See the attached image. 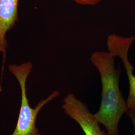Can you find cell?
<instances>
[{
    "mask_svg": "<svg viewBox=\"0 0 135 135\" xmlns=\"http://www.w3.org/2000/svg\"><path fill=\"white\" fill-rule=\"evenodd\" d=\"M116 57L109 52L96 51L90 59L98 70L102 83V98L99 111L94 116L104 126L109 135H119V124L128 110L119 87L121 71L115 67Z\"/></svg>",
    "mask_w": 135,
    "mask_h": 135,
    "instance_id": "1",
    "label": "cell"
},
{
    "mask_svg": "<svg viewBox=\"0 0 135 135\" xmlns=\"http://www.w3.org/2000/svg\"><path fill=\"white\" fill-rule=\"evenodd\" d=\"M8 68L19 82L21 94L19 116L15 130L11 135H42L36 125L38 114L47 104L59 96L60 92L55 91L47 98L39 102L36 106L33 108L30 105L26 88L27 80L32 70V64L28 62L20 65L11 64Z\"/></svg>",
    "mask_w": 135,
    "mask_h": 135,
    "instance_id": "2",
    "label": "cell"
},
{
    "mask_svg": "<svg viewBox=\"0 0 135 135\" xmlns=\"http://www.w3.org/2000/svg\"><path fill=\"white\" fill-rule=\"evenodd\" d=\"M62 107L65 113L77 123L85 135H109L101 129L86 104L73 94H68L64 98Z\"/></svg>",
    "mask_w": 135,
    "mask_h": 135,
    "instance_id": "3",
    "label": "cell"
},
{
    "mask_svg": "<svg viewBox=\"0 0 135 135\" xmlns=\"http://www.w3.org/2000/svg\"><path fill=\"white\" fill-rule=\"evenodd\" d=\"M19 1L0 0V52H5L7 46L6 35L18 21Z\"/></svg>",
    "mask_w": 135,
    "mask_h": 135,
    "instance_id": "4",
    "label": "cell"
},
{
    "mask_svg": "<svg viewBox=\"0 0 135 135\" xmlns=\"http://www.w3.org/2000/svg\"><path fill=\"white\" fill-rule=\"evenodd\" d=\"M129 49L126 48L119 49L115 52V56L120 58L125 68L129 85V92L126 100L128 110L135 112V76L133 71L134 67L129 59Z\"/></svg>",
    "mask_w": 135,
    "mask_h": 135,
    "instance_id": "5",
    "label": "cell"
},
{
    "mask_svg": "<svg viewBox=\"0 0 135 135\" xmlns=\"http://www.w3.org/2000/svg\"><path fill=\"white\" fill-rule=\"evenodd\" d=\"M76 3L81 5H95L102 0H73Z\"/></svg>",
    "mask_w": 135,
    "mask_h": 135,
    "instance_id": "6",
    "label": "cell"
},
{
    "mask_svg": "<svg viewBox=\"0 0 135 135\" xmlns=\"http://www.w3.org/2000/svg\"><path fill=\"white\" fill-rule=\"evenodd\" d=\"M126 113L127 114V116L130 118L131 120L133 123V124L134 125V131H135L134 135H135V112L128 110L126 112Z\"/></svg>",
    "mask_w": 135,
    "mask_h": 135,
    "instance_id": "7",
    "label": "cell"
}]
</instances>
